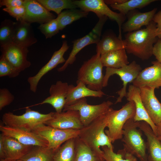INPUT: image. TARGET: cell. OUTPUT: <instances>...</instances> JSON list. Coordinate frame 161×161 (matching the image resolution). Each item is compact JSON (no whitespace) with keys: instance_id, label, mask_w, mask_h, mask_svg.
<instances>
[{"instance_id":"obj_1","label":"cell","mask_w":161,"mask_h":161,"mask_svg":"<svg viewBox=\"0 0 161 161\" xmlns=\"http://www.w3.org/2000/svg\"><path fill=\"white\" fill-rule=\"evenodd\" d=\"M156 24L152 21L145 28L127 33L123 40L126 51L142 60L149 59L158 38Z\"/></svg>"},{"instance_id":"obj_2","label":"cell","mask_w":161,"mask_h":161,"mask_svg":"<svg viewBox=\"0 0 161 161\" xmlns=\"http://www.w3.org/2000/svg\"><path fill=\"white\" fill-rule=\"evenodd\" d=\"M107 112L80 129L78 136L81 141L104 161L103 151L100 148L106 146L114 148L105 132L108 122Z\"/></svg>"},{"instance_id":"obj_3","label":"cell","mask_w":161,"mask_h":161,"mask_svg":"<svg viewBox=\"0 0 161 161\" xmlns=\"http://www.w3.org/2000/svg\"><path fill=\"white\" fill-rule=\"evenodd\" d=\"M135 112V103L132 101H129L118 110L111 107L109 109L107 112L108 129L105 132L112 143L122 138L125 124L129 119L134 118Z\"/></svg>"},{"instance_id":"obj_4","label":"cell","mask_w":161,"mask_h":161,"mask_svg":"<svg viewBox=\"0 0 161 161\" xmlns=\"http://www.w3.org/2000/svg\"><path fill=\"white\" fill-rule=\"evenodd\" d=\"M139 122L133 118L128 120L123 128L124 148L128 152L139 159L140 161H148L146 143L142 137L141 131L138 128Z\"/></svg>"},{"instance_id":"obj_5","label":"cell","mask_w":161,"mask_h":161,"mask_svg":"<svg viewBox=\"0 0 161 161\" xmlns=\"http://www.w3.org/2000/svg\"><path fill=\"white\" fill-rule=\"evenodd\" d=\"M25 108V113L21 115H16L10 112L5 113L2 117L3 123L7 126L32 131L50 120L54 113L51 112L43 114L31 110L29 106Z\"/></svg>"},{"instance_id":"obj_6","label":"cell","mask_w":161,"mask_h":161,"mask_svg":"<svg viewBox=\"0 0 161 161\" xmlns=\"http://www.w3.org/2000/svg\"><path fill=\"white\" fill-rule=\"evenodd\" d=\"M101 55L98 53L84 62L78 73L77 80L87 85L89 89L101 90L103 87V67L100 59Z\"/></svg>"},{"instance_id":"obj_7","label":"cell","mask_w":161,"mask_h":161,"mask_svg":"<svg viewBox=\"0 0 161 161\" xmlns=\"http://www.w3.org/2000/svg\"><path fill=\"white\" fill-rule=\"evenodd\" d=\"M113 104L112 101L108 100L99 104L91 105L87 103L86 97H84L65 106L63 111L70 110L78 112L80 120L83 126H86L106 112Z\"/></svg>"},{"instance_id":"obj_8","label":"cell","mask_w":161,"mask_h":161,"mask_svg":"<svg viewBox=\"0 0 161 161\" xmlns=\"http://www.w3.org/2000/svg\"><path fill=\"white\" fill-rule=\"evenodd\" d=\"M80 130L62 129L42 124L32 131L46 139L48 143L47 147L55 152L63 143L70 139L78 137Z\"/></svg>"},{"instance_id":"obj_9","label":"cell","mask_w":161,"mask_h":161,"mask_svg":"<svg viewBox=\"0 0 161 161\" xmlns=\"http://www.w3.org/2000/svg\"><path fill=\"white\" fill-rule=\"evenodd\" d=\"M106 70L103 80V87L107 86L109 78L114 74L118 75L123 82V87L117 92L119 96L115 102V103L116 104L121 102L124 97H126L127 84L129 83H132L142 70L140 66L134 61L121 68L115 69L106 67Z\"/></svg>"},{"instance_id":"obj_10","label":"cell","mask_w":161,"mask_h":161,"mask_svg":"<svg viewBox=\"0 0 161 161\" xmlns=\"http://www.w3.org/2000/svg\"><path fill=\"white\" fill-rule=\"evenodd\" d=\"M77 7L80 10L89 12H92L99 18L106 16L112 20L115 21L119 27L118 38L122 39V26L126 18V15L118 13L111 10L103 0H74Z\"/></svg>"},{"instance_id":"obj_11","label":"cell","mask_w":161,"mask_h":161,"mask_svg":"<svg viewBox=\"0 0 161 161\" xmlns=\"http://www.w3.org/2000/svg\"><path fill=\"white\" fill-rule=\"evenodd\" d=\"M91 31L84 37L74 41L73 47L69 56L63 65L58 69L61 72L65 70L69 65L75 61L77 54L86 46L93 44H97L100 40L102 29L108 18L106 16L100 17Z\"/></svg>"},{"instance_id":"obj_12","label":"cell","mask_w":161,"mask_h":161,"mask_svg":"<svg viewBox=\"0 0 161 161\" xmlns=\"http://www.w3.org/2000/svg\"><path fill=\"white\" fill-rule=\"evenodd\" d=\"M1 55L20 72L30 66L31 63L27 59L28 48L12 42L1 47Z\"/></svg>"},{"instance_id":"obj_13","label":"cell","mask_w":161,"mask_h":161,"mask_svg":"<svg viewBox=\"0 0 161 161\" xmlns=\"http://www.w3.org/2000/svg\"><path fill=\"white\" fill-rule=\"evenodd\" d=\"M0 131L3 135L13 138L26 145L47 147V140L40 135L24 129L1 124Z\"/></svg>"},{"instance_id":"obj_14","label":"cell","mask_w":161,"mask_h":161,"mask_svg":"<svg viewBox=\"0 0 161 161\" xmlns=\"http://www.w3.org/2000/svg\"><path fill=\"white\" fill-rule=\"evenodd\" d=\"M69 48V46L67 41H64L61 48L54 52L48 62L39 70L35 75L28 78L27 80L31 91L35 93L38 84L43 77L59 64L65 62L66 60L64 55Z\"/></svg>"},{"instance_id":"obj_15","label":"cell","mask_w":161,"mask_h":161,"mask_svg":"<svg viewBox=\"0 0 161 161\" xmlns=\"http://www.w3.org/2000/svg\"><path fill=\"white\" fill-rule=\"evenodd\" d=\"M44 124L62 129L80 130L84 127L79 112L70 110L61 113L54 112L52 117Z\"/></svg>"},{"instance_id":"obj_16","label":"cell","mask_w":161,"mask_h":161,"mask_svg":"<svg viewBox=\"0 0 161 161\" xmlns=\"http://www.w3.org/2000/svg\"><path fill=\"white\" fill-rule=\"evenodd\" d=\"M140 88L141 98L145 109L151 120L157 125L161 122V103L155 95V89L148 86Z\"/></svg>"},{"instance_id":"obj_17","label":"cell","mask_w":161,"mask_h":161,"mask_svg":"<svg viewBox=\"0 0 161 161\" xmlns=\"http://www.w3.org/2000/svg\"><path fill=\"white\" fill-rule=\"evenodd\" d=\"M151 63V66L140 72L132 82V85L139 88L145 86L155 89L161 87V63L156 61Z\"/></svg>"},{"instance_id":"obj_18","label":"cell","mask_w":161,"mask_h":161,"mask_svg":"<svg viewBox=\"0 0 161 161\" xmlns=\"http://www.w3.org/2000/svg\"><path fill=\"white\" fill-rule=\"evenodd\" d=\"M69 85L66 82L61 80L57 81L51 86L49 91V96L41 102L30 106L48 104L55 109L56 112H62L65 105Z\"/></svg>"},{"instance_id":"obj_19","label":"cell","mask_w":161,"mask_h":161,"mask_svg":"<svg viewBox=\"0 0 161 161\" xmlns=\"http://www.w3.org/2000/svg\"><path fill=\"white\" fill-rule=\"evenodd\" d=\"M24 5L26 9L24 20L31 24L37 23L40 24L46 23L54 19L55 16L35 0H24Z\"/></svg>"},{"instance_id":"obj_20","label":"cell","mask_w":161,"mask_h":161,"mask_svg":"<svg viewBox=\"0 0 161 161\" xmlns=\"http://www.w3.org/2000/svg\"><path fill=\"white\" fill-rule=\"evenodd\" d=\"M127 100L132 101L135 105L136 112L133 119L135 122L143 121L148 123L157 136V126L148 115L142 103L140 95V89L133 85L129 86L127 93Z\"/></svg>"},{"instance_id":"obj_21","label":"cell","mask_w":161,"mask_h":161,"mask_svg":"<svg viewBox=\"0 0 161 161\" xmlns=\"http://www.w3.org/2000/svg\"><path fill=\"white\" fill-rule=\"evenodd\" d=\"M138 128L143 132L147 138V161H161V141L146 122H139Z\"/></svg>"},{"instance_id":"obj_22","label":"cell","mask_w":161,"mask_h":161,"mask_svg":"<svg viewBox=\"0 0 161 161\" xmlns=\"http://www.w3.org/2000/svg\"><path fill=\"white\" fill-rule=\"evenodd\" d=\"M37 41L30 24L24 21L15 22L13 42L28 48Z\"/></svg>"},{"instance_id":"obj_23","label":"cell","mask_w":161,"mask_h":161,"mask_svg":"<svg viewBox=\"0 0 161 161\" xmlns=\"http://www.w3.org/2000/svg\"><path fill=\"white\" fill-rule=\"evenodd\" d=\"M157 8L144 13L135 12L128 16V20L123 24L122 29L124 32H130L140 29L143 26H148L152 21Z\"/></svg>"},{"instance_id":"obj_24","label":"cell","mask_w":161,"mask_h":161,"mask_svg":"<svg viewBox=\"0 0 161 161\" xmlns=\"http://www.w3.org/2000/svg\"><path fill=\"white\" fill-rule=\"evenodd\" d=\"M3 135L5 160H20L34 146L23 144L13 138Z\"/></svg>"},{"instance_id":"obj_25","label":"cell","mask_w":161,"mask_h":161,"mask_svg":"<svg viewBox=\"0 0 161 161\" xmlns=\"http://www.w3.org/2000/svg\"><path fill=\"white\" fill-rule=\"evenodd\" d=\"M76 83V86L72 84L69 85L65 106L70 105L77 100L86 97H101L106 95L102 90L95 91L89 89L80 81H77Z\"/></svg>"},{"instance_id":"obj_26","label":"cell","mask_w":161,"mask_h":161,"mask_svg":"<svg viewBox=\"0 0 161 161\" xmlns=\"http://www.w3.org/2000/svg\"><path fill=\"white\" fill-rule=\"evenodd\" d=\"M103 66L118 69L129 64L125 49L110 51L101 55Z\"/></svg>"},{"instance_id":"obj_27","label":"cell","mask_w":161,"mask_h":161,"mask_svg":"<svg viewBox=\"0 0 161 161\" xmlns=\"http://www.w3.org/2000/svg\"><path fill=\"white\" fill-rule=\"evenodd\" d=\"M55 153L47 147L34 146L20 160L22 161H53Z\"/></svg>"},{"instance_id":"obj_28","label":"cell","mask_w":161,"mask_h":161,"mask_svg":"<svg viewBox=\"0 0 161 161\" xmlns=\"http://www.w3.org/2000/svg\"><path fill=\"white\" fill-rule=\"evenodd\" d=\"M96 44L97 53L100 55L110 51L125 49L123 40L111 35L103 37Z\"/></svg>"},{"instance_id":"obj_29","label":"cell","mask_w":161,"mask_h":161,"mask_svg":"<svg viewBox=\"0 0 161 161\" xmlns=\"http://www.w3.org/2000/svg\"><path fill=\"white\" fill-rule=\"evenodd\" d=\"M76 157L75 138L70 139L55 152L53 161H75Z\"/></svg>"},{"instance_id":"obj_30","label":"cell","mask_w":161,"mask_h":161,"mask_svg":"<svg viewBox=\"0 0 161 161\" xmlns=\"http://www.w3.org/2000/svg\"><path fill=\"white\" fill-rule=\"evenodd\" d=\"M88 13V12L76 9H68L62 11L56 18L60 30H63L66 26L74 21L86 17Z\"/></svg>"},{"instance_id":"obj_31","label":"cell","mask_w":161,"mask_h":161,"mask_svg":"<svg viewBox=\"0 0 161 161\" xmlns=\"http://www.w3.org/2000/svg\"><path fill=\"white\" fill-rule=\"evenodd\" d=\"M75 161H105L87 146L78 137L75 138Z\"/></svg>"},{"instance_id":"obj_32","label":"cell","mask_w":161,"mask_h":161,"mask_svg":"<svg viewBox=\"0 0 161 161\" xmlns=\"http://www.w3.org/2000/svg\"><path fill=\"white\" fill-rule=\"evenodd\" d=\"M101 148L105 161H138L136 157L124 148L119 150L116 153L114 151V148L106 146Z\"/></svg>"},{"instance_id":"obj_33","label":"cell","mask_w":161,"mask_h":161,"mask_svg":"<svg viewBox=\"0 0 161 161\" xmlns=\"http://www.w3.org/2000/svg\"><path fill=\"white\" fill-rule=\"evenodd\" d=\"M48 10L55 12L58 15L65 9H75L78 8L74 0H37Z\"/></svg>"},{"instance_id":"obj_34","label":"cell","mask_w":161,"mask_h":161,"mask_svg":"<svg viewBox=\"0 0 161 161\" xmlns=\"http://www.w3.org/2000/svg\"><path fill=\"white\" fill-rule=\"evenodd\" d=\"M155 0H127L125 2L120 4L111 5L114 10L119 11L120 13L126 15L129 12L136 9H141Z\"/></svg>"},{"instance_id":"obj_35","label":"cell","mask_w":161,"mask_h":161,"mask_svg":"<svg viewBox=\"0 0 161 161\" xmlns=\"http://www.w3.org/2000/svg\"><path fill=\"white\" fill-rule=\"evenodd\" d=\"M15 22L6 19L2 21L0 27V47L13 42Z\"/></svg>"},{"instance_id":"obj_36","label":"cell","mask_w":161,"mask_h":161,"mask_svg":"<svg viewBox=\"0 0 161 161\" xmlns=\"http://www.w3.org/2000/svg\"><path fill=\"white\" fill-rule=\"evenodd\" d=\"M38 28L44 35L46 38H52L57 34L60 30L56 18L46 23L40 24Z\"/></svg>"},{"instance_id":"obj_37","label":"cell","mask_w":161,"mask_h":161,"mask_svg":"<svg viewBox=\"0 0 161 161\" xmlns=\"http://www.w3.org/2000/svg\"><path fill=\"white\" fill-rule=\"evenodd\" d=\"M20 72L3 56L0 59V77L8 76L14 78L18 76Z\"/></svg>"},{"instance_id":"obj_38","label":"cell","mask_w":161,"mask_h":161,"mask_svg":"<svg viewBox=\"0 0 161 161\" xmlns=\"http://www.w3.org/2000/svg\"><path fill=\"white\" fill-rule=\"evenodd\" d=\"M3 10L16 18L17 21H24L26 13V9L23 5L14 7H5Z\"/></svg>"},{"instance_id":"obj_39","label":"cell","mask_w":161,"mask_h":161,"mask_svg":"<svg viewBox=\"0 0 161 161\" xmlns=\"http://www.w3.org/2000/svg\"><path fill=\"white\" fill-rule=\"evenodd\" d=\"M15 98L14 95L6 88L0 89V110L10 104Z\"/></svg>"},{"instance_id":"obj_40","label":"cell","mask_w":161,"mask_h":161,"mask_svg":"<svg viewBox=\"0 0 161 161\" xmlns=\"http://www.w3.org/2000/svg\"><path fill=\"white\" fill-rule=\"evenodd\" d=\"M24 0H1L0 7H19L24 5Z\"/></svg>"},{"instance_id":"obj_41","label":"cell","mask_w":161,"mask_h":161,"mask_svg":"<svg viewBox=\"0 0 161 161\" xmlns=\"http://www.w3.org/2000/svg\"><path fill=\"white\" fill-rule=\"evenodd\" d=\"M152 54L155 57L157 61L161 63V38H158L157 41L154 44Z\"/></svg>"},{"instance_id":"obj_42","label":"cell","mask_w":161,"mask_h":161,"mask_svg":"<svg viewBox=\"0 0 161 161\" xmlns=\"http://www.w3.org/2000/svg\"><path fill=\"white\" fill-rule=\"evenodd\" d=\"M152 21L156 24L158 38H161V10L155 13Z\"/></svg>"},{"instance_id":"obj_43","label":"cell","mask_w":161,"mask_h":161,"mask_svg":"<svg viewBox=\"0 0 161 161\" xmlns=\"http://www.w3.org/2000/svg\"><path fill=\"white\" fill-rule=\"evenodd\" d=\"M0 158L1 159H5L4 148L3 139V135L1 134L0 136Z\"/></svg>"},{"instance_id":"obj_44","label":"cell","mask_w":161,"mask_h":161,"mask_svg":"<svg viewBox=\"0 0 161 161\" xmlns=\"http://www.w3.org/2000/svg\"><path fill=\"white\" fill-rule=\"evenodd\" d=\"M106 4L110 5L120 4L126 2L127 0H104Z\"/></svg>"},{"instance_id":"obj_45","label":"cell","mask_w":161,"mask_h":161,"mask_svg":"<svg viewBox=\"0 0 161 161\" xmlns=\"http://www.w3.org/2000/svg\"><path fill=\"white\" fill-rule=\"evenodd\" d=\"M157 126V136H161V122Z\"/></svg>"},{"instance_id":"obj_46","label":"cell","mask_w":161,"mask_h":161,"mask_svg":"<svg viewBox=\"0 0 161 161\" xmlns=\"http://www.w3.org/2000/svg\"><path fill=\"white\" fill-rule=\"evenodd\" d=\"M0 161H22L20 160H7L5 159H1L0 160Z\"/></svg>"},{"instance_id":"obj_47","label":"cell","mask_w":161,"mask_h":161,"mask_svg":"<svg viewBox=\"0 0 161 161\" xmlns=\"http://www.w3.org/2000/svg\"><path fill=\"white\" fill-rule=\"evenodd\" d=\"M158 137L159 139L161 141V136H159V137Z\"/></svg>"}]
</instances>
